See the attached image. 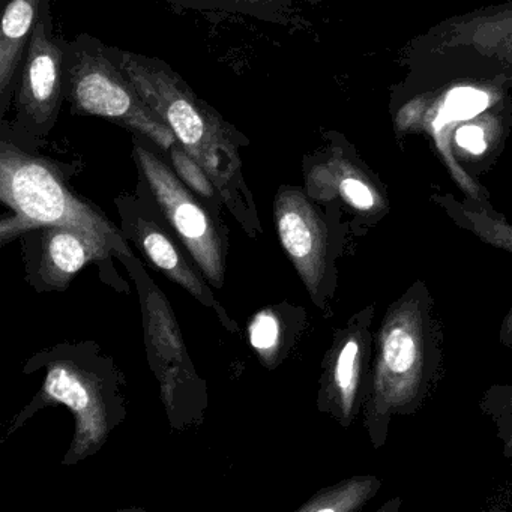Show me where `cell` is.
Returning a JSON list of instances; mask_svg holds the SVG:
<instances>
[{"instance_id":"277c9868","label":"cell","mask_w":512,"mask_h":512,"mask_svg":"<svg viewBox=\"0 0 512 512\" xmlns=\"http://www.w3.org/2000/svg\"><path fill=\"white\" fill-rule=\"evenodd\" d=\"M77 41L67 58V98L76 115L98 116L172 152L179 145L166 122L143 100L107 47Z\"/></svg>"},{"instance_id":"5b68a950","label":"cell","mask_w":512,"mask_h":512,"mask_svg":"<svg viewBox=\"0 0 512 512\" xmlns=\"http://www.w3.org/2000/svg\"><path fill=\"white\" fill-rule=\"evenodd\" d=\"M275 226L308 293L326 307L335 286L331 227L298 188L283 187L275 197Z\"/></svg>"},{"instance_id":"ffe728a7","label":"cell","mask_w":512,"mask_h":512,"mask_svg":"<svg viewBox=\"0 0 512 512\" xmlns=\"http://www.w3.org/2000/svg\"><path fill=\"white\" fill-rule=\"evenodd\" d=\"M499 343L512 355V304L509 305L508 313L505 314L500 325Z\"/></svg>"},{"instance_id":"d6986e66","label":"cell","mask_w":512,"mask_h":512,"mask_svg":"<svg viewBox=\"0 0 512 512\" xmlns=\"http://www.w3.org/2000/svg\"><path fill=\"white\" fill-rule=\"evenodd\" d=\"M457 143L470 154L479 155L485 151L484 133L478 127H463L458 130Z\"/></svg>"},{"instance_id":"7c38bea8","label":"cell","mask_w":512,"mask_h":512,"mask_svg":"<svg viewBox=\"0 0 512 512\" xmlns=\"http://www.w3.org/2000/svg\"><path fill=\"white\" fill-rule=\"evenodd\" d=\"M308 190L317 199L338 196L356 215L359 226L376 227L388 214V205L380 191L371 187L368 179L355 175H343L338 178L325 169H316L308 178Z\"/></svg>"},{"instance_id":"7a4b0ae2","label":"cell","mask_w":512,"mask_h":512,"mask_svg":"<svg viewBox=\"0 0 512 512\" xmlns=\"http://www.w3.org/2000/svg\"><path fill=\"white\" fill-rule=\"evenodd\" d=\"M143 100L166 122L179 145L229 199L242 185L241 146L247 139L214 107L197 97L166 62L125 50L107 49Z\"/></svg>"},{"instance_id":"5bb4252c","label":"cell","mask_w":512,"mask_h":512,"mask_svg":"<svg viewBox=\"0 0 512 512\" xmlns=\"http://www.w3.org/2000/svg\"><path fill=\"white\" fill-rule=\"evenodd\" d=\"M382 481L374 475H359L346 479L334 487L320 491L307 505L305 512H356L376 497Z\"/></svg>"},{"instance_id":"8992f818","label":"cell","mask_w":512,"mask_h":512,"mask_svg":"<svg viewBox=\"0 0 512 512\" xmlns=\"http://www.w3.org/2000/svg\"><path fill=\"white\" fill-rule=\"evenodd\" d=\"M376 304L350 317L335 335L326 359L320 407L343 427H350L364 412L373 365Z\"/></svg>"},{"instance_id":"8fae6325","label":"cell","mask_w":512,"mask_h":512,"mask_svg":"<svg viewBox=\"0 0 512 512\" xmlns=\"http://www.w3.org/2000/svg\"><path fill=\"white\" fill-rule=\"evenodd\" d=\"M100 242L71 227H49L44 236L41 272L47 283L65 286L91 260L110 256Z\"/></svg>"},{"instance_id":"30bf717a","label":"cell","mask_w":512,"mask_h":512,"mask_svg":"<svg viewBox=\"0 0 512 512\" xmlns=\"http://www.w3.org/2000/svg\"><path fill=\"white\" fill-rule=\"evenodd\" d=\"M43 0H8L0 26V113H7L17 73L40 22Z\"/></svg>"},{"instance_id":"ba28073f","label":"cell","mask_w":512,"mask_h":512,"mask_svg":"<svg viewBox=\"0 0 512 512\" xmlns=\"http://www.w3.org/2000/svg\"><path fill=\"white\" fill-rule=\"evenodd\" d=\"M67 98V56L53 40L50 25L38 22L26 53L17 95L20 121L37 134L52 130Z\"/></svg>"},{"instance_id":"4fadbf2b","label":"cell","mask_w":512,"mask_h":512,"mask_svg":"<svg viewBox=\"0 0 512 512\" xmlns=\"http://www.w3.org/2000/svg\"><path fill=\"white\" fill-rule=\"evenodd\" d=\"M137 238H139L146 256L152 260V263L158 269L169 275L176 283L181 284L188 292L193 293L200 301H211L212 295L209 290L203 286L200 278L191 271L178 248L158 227L152 226L151 223H146V221L145 223L139 221V224H137Z\"/></svg>"},{"instance_id":"e0dca14e","label":"cell","mask_w":512,"mask_h":512,"mask_svg":"<svg viewBox=\"0 0 512 512\" xmlns=\"http://www.w3.org/2000/svg\"><path fill=\"white\" fill-rule=\"evenodd\" d=\"M488 106V97L484 92L472 88L454 89L448 95L442 113L437 118V127L449 121H464L481 113Z\"/></svg>"},{"instance_id":"52a82bcc","label":"cell","mask_w":512,"mask_h":512,"mask_svg":"<svg viewBox=\"0 0 512 512\" xmlns=\"http://www.w3.org/2000/svg\"><path fill=\"white\" fill-rule=\"evenodd\" d=\"M134 155L167 220L203 274L215 286H221L224 278L223 251L220 236L208 212L158 155L139 143H136Z\"/></svg>"},{"instance_id":"ac0fdd59","label":"cell","mask_w":512,"mask_h":512,"mask_svg":"<svg viewBox=\"0 0 512 512\" xmlns=\"http://www.w3.org/2000/svg\"><path fill=\"white\" fill-rule=\"evenodd\" d=\"M280 338V322L272 311H262L254 317L250 325V341L262 358L275 356L280 346Z\"/></svg>"},{"instance_id":"9c48e42d","label":"cell","mask_w":512,"mask_h":512,"mask_svg":"<svg viewBox=\"0 0 512 512\" xmlns=\"http://www.w3.org/2000/svg\"><path fill=\"white\" fill-rule=\"evenodd\" d=\"M44 392L52 400L67 404L76 416V445L73 452L82 454L104 439L107 424L103 403L94 386L82 374L65 365H53L47 374Z\"/></svg>"},{"instance_id":"9a60e30c","label":"cell","mask_w":512,"mask_h":512,"mask_svg":"<svg viewBox=\"0 0 512 512\" xmlns=\"http://www.w3.org/2000/svg\"><path fill=\"white\" fill-rule=\"evenodd\" d=\"M479 410L494 425L502 455L512 460V385L496 383L482 392Z\"/></svg>"},{"instance_id":"2e32d148","label":"cell","mask_w":512,"mask_h":512,"mask_svg":"<svg viewBox=\"0 0 512 512\" xmlns=\"http://www.w3.org/2000/svg\"><path fill=\"white\" fill-rule=\"evenodd\" d=\"M170 4L194 10L227 11V13L248 14L260 19H280L283 8L295 0H166Z\"/></svg>"},{"instance_id":"6da1fadb","label":"cell","mask_w":512,"mask_h":512,"mask_svg":"<svg viewBox=\"0 0 512 512\" xmlns=\"http://www.w3.org/2000/svg\"><path fill=\"white\" fill-rule=\"evenodd\" d=\"M445 331L433 293L415 280L389 304L374 332L373 365L362 421L376 451L391 422L421 412L442 382Z\"/></svg>"},{"instance_id":"3957f363","label":"cell","mask_w":512,"mask_h":512,"mask_svg":"<svg viewBox=\"0 0 512 512\" xmlns=\"http://www.w3.org/2000/svg\"><path fill=\"white\" fill-rule=\"evenodd\" d=\"M0 197L16 212L2 221L4 241L32 227H71L110 253L130 256L115 227L67 187L50 161L23 151L7 137L0 142Z\"/></svg>"}]
</instances>
